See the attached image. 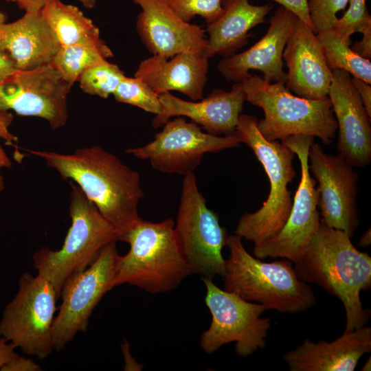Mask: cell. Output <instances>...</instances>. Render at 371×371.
<instances>
[{
    "mask_svg": "<svg viewBox=\"0 0 371 371\" xmlns=\"http://www.w3.org/2000/svg\"><path fill=\"white\" fill-rule=\"evenodd\" d=\"M371 351V328L363 326L332 341L308 339L283 357L291 371H353L361 357Z\"/></svg>",
    "mask_w": 371,
    "mask_h": 371,
    "instance_id": "44dd1931",
    "label": "cell"
},
{
    "mask_svg": "<svg viewBox=\"0 0 371 371\" xmlns=\"http://www.w3.org/2000/svg\"><path fill=\"white\" fill-rule=\"evenodd\" d=\"M113 56V52L107 45L60 46L52 63L64 80L72 86L85 70L108 61Z\"/></svg>",
    "mask_w": 371,
    "mask_h": 371,
    "instance_id": "484cf974",
    "label": "cell"
},
{
    "mask_svg": "<svg viewBox=\"0 0 371 371\" xmlns=\"http://www.w3.org/2000/svg\"><path fill=\"white\" fill-rule=\"evenodd\" d=\"M371 370V358L370 357L362 366L361 371H370Z\"/></svg>",
    "mask_w": 371,
    "mask_h": 371,
    "instance_id": "7bdbcfd3",
    "label": "cell"
},
{
    "mask_svg": "<svg viewBox=\"0 0 371 371\" xmlns=\"http://www.w3.org/2000/svg\"><path fill=\"white\" fill-rule=\"evenodd\" d=\"M124 76V73L118 65L106 61L85 70L78 81L84 92L107 98L113 94Z\"/></svg>",
    "mask_w": 371,
    "mask_h": 371,
    "instance_id": "83f0119b",
    "label": "cell"
},
{
    "mask_svg": "<svg viewBox=\"0 0 371 371\" xmlns=\"http://www.w3.org/2000/svg\"><path fill=\"white\" fill-rule=\"evenodd\" d=\"M58 293L43 276L25 273L17 292L5 306L0 320V337L39 359L54 350L52 329Z\"/></svg>",
    "mask_w": 371,
    "mask_h": 371,
    "instance_id": "9c48e42d",
    "label": "cell"
},
{
    "mask_svg": "<svg viewBox=\"0 0 371 371\" xmlns=\"http://www.w3.org/2000/svg\"><path fill=\"white\" fill-rule=\"evenodd\" d=\"M120 256L115 242L110 243L88 267L65 281L52 329L54 349H63L78 332L86 331L93 309L104 295L115 286Z\"/></svg>",
    "mask_w": 371,
    "mask_h": 371,
    "instance_id": "8fae6325",
    "label": "cell"
},
{
    "mask_svg": "<svg viewBox=\"0 0 371 371\" xmlns=\"http://www.w3.org/2000/svg\"><path fill=\"white\" fill-rule=\"evenodd\" d=\"M174 231L192 273L210 280L224 277L226 260L222 249L228 234L218 214L207 207L194 172L184 175Z\"/></svg>",
    "mask_w": 371,
    "mask_h": 371,
    "instance_id": "ba28073f",
    "label": "cell"
},
{
    "mask_svg": "<svg viewBox=\"0 0 371 371\" xmlns=\"http://www.w3.org/2000/svg\"><path fill=\"white\" fill-rule=\"evenodd\" d=\"M3 27L0 52L8 55L16 69H33L52 63L60 45L41 11L25 12Z\"/></svg>",
    "mask_w": 371,
    "mask_h": 371,
    "instance_id": "603a6c76",
    "label": "cell"
},
{
    "mask_svg": "<svg viewBox=\"0 0 371 371\" xmlns=\"http://www.w3.org/2000/svg\"><path fill=\"white\" fill-rule=\"evenodd\" d=\"M52 0H17L20 8L25 12H41L42 9Z\"/></svg>",
    "mask_w": 371,
    "mask_h": 371,
    "instance_id": "ab89813d",
    "label": "cell"
},
{
    "mask_svg": "<svg viewBox=\"0 0 371 371\" xmlns=\"http://www.w3.org/2000/svg\"><path fill=\"white\" fill-rule=\"evenodd\" d=\"M297 19L292 12L279 7L262 38L246 51L221 59L217 65L218 71L226 80L240 82L251 75L250 70H258L267 82L286 83L282 54Z\"/></svg>",
    "mask_w": 371,
    "mask_h": 371,
    "instance_id": "e0dca14e",
    "label": "cell"
},
{
    "mask_svg": "<svg viewBox=\"0 0 371 371\" xmlns=\"http://www.w3.org/2000/svg\"><path fill=\"white\" fill-rule=\"evenodd\" d=\"M371 243L370 228H369L360 238L358 245L361 247H367Z\"/></svg>",
    "mask_w": 371,
    "mask_h": 371,
    "instance_id": "60d3db41",
    "label": "cell"
},
{
    "mask_svg": "<svg viewBox=\"0 0 371 371\" xmlns=\"http://www.w3.org/2000/svg\"><path fill=\"white\" fill-rule=\"evenodd\" d=\"M17 70L8 55L0 52V83Z\"/></svg>",
    "mask_w": 371,
    "mask_h": 371,
    "instance_id": "f35d334b",
    "label": "cell"
},
{
    "mask_svg": "<svg viewBox=\"0 0 371 371\" xmlns=\"http://www.w3.org/2000/svg\"><path fill=\"white\" fill-rule=\"evenodd\" d=\"M60 46L78 44L104 46L100 30L76 6L52 0L41 10Z\"/></svg>",
    "mask_w": 371,
    "mask_h": 371,
    "instance_id": "d4e9b609",
    "label": "cell"
},
{
    "mask_svg": "<svg viewBox=\"0 0 371 371\" xmlns=\"http://www.w3.org/2000/svg\"><path fill=\"white\" fill-rule=\"evenodd\" d=\"M113 95L119 102L137 106L155 115L161 113L159 95L139 78L125 76Z\"/></svg>",
    "mask_w": 371,
    "mask_h": 371,
    "instance_id": "f1b7e54d",
    "label": "cell"
},
{
    "mask_svg": "<svg viewBox=\"0 0 371 371\" xmlns=\"http://www.w3.org/2000/svg\"><path fill=\"white\" fill-rule=\"evenodd\" d=\"M208 60L192 52H181L169 58L153 55L139 63L135 76L158 95L177 91L196 101L203 96Z\"/></svg>",
    "mask_w": 371,
    "mask_h": 371,
    "instance_id": "7402d4cb",
    "label": "cell"
},
{
    "mask_svg": "<svg viewBox=\"0 0 371 371\" xmlns=\"http://www.w3.org/2000/svg\"><path fill=\"white\" fill-rule=\"evenodd\" d=\"M69 211L71 223L61 248L43 247L33 256L38 274L54 285L58 297L70 276L88 267L106 245L120 238L76 183L71 184Z\"/></svg>",
    "mask_w": 371,
    "mask_h": 371,
    "instance_id": "52a82bcc",
    "label": "cell"
},
{
    "mask_svg": "<svg viewBox=\"0 0 371 371\" xmlns=\"http://www.w3.org/2000/svg\"><path fill=\"white\" fill-rule=\"evenodd\" d=\"M226 246L225 290L280 313H302L315 304L313 290L298 278L291 261L263 262L251 256L236 234L227 236Z\"/></svg>",
    "mask_w": 371,
    "mask_h": 371,
    "instance_id": "3957f363",
    "label": "cell"
},
{
    "mask_svg": "<svg viewBox=\"0 0 371 371\" xmlns=\"http://www.w3.org/2000/svg\"><path fill=\"white\" fill-rule=\"evenodd\" d=\"M361 40L356 41L350 47L359 56L370 59L371 58V24L367 25L361 31Z\"/></svg>",
    "mask_w": 371,
    "mask_h": 371,
    "instance_id": "d590c367",
    "label": "cell"
},
{
    "mask_svg": "<svg viewBox=\"0 0 371 371\" xmlns=\"http://www.w3.org/2000/svg\"><path fill=\"white\" fill-rule=\"evenodd\" d=\"M1 371H41L42 368L30 358L16 355L7 362Z\"/></svg>",
    "mask_w": 371,
    "mask_h": 371,
    "instance_id": "e575fe53",
    "label": "cell"
},
{
    "mask_svg": "<svg viewBox=\"0 0 371 371\" xmlns=\"http://www.w3.org/2000/svg\"><path fill=\"white\" fill-rule=\"evenodd\" d=\"M329 68L339 69L371 84V62L356 54L332 30L316 34Z\"/></svg>",
    "mask_w": 371,
    "mask_h": 371,
    "instance_id": "4316f807",
    "label": "cell"
},
{
    "mask_svg": "<svg viewBox=\"0 0 371 371\" xmlns=\"http://www.w3.org/2000/svg\"><path fill=\"white\" fill-rule=\"evenodd\" d=\"M314 138L311 135H295L282 142L295 153L300 161V181L289 215L282 229L274 236L254 245L253 254L257 258H281L295 262L302 257L320 225L319 192L316 180L311 175L308 159Z\"/></svg>",
    "mask_w": 371,
    "mask_h": 371,
    "instance_id": "7c38bea8",
    "label": "cell"
},
{
    "mask_svg": "<svg viewBox=\"0 0 371 371\" xmlns=\"http://www.w3.org/2000/svg\"><path fill=\"white\" fill-rule=\"evenodd\" d=\"M161 113L155 115L152 126L159 128L172 117H186L214 135H230L236 132L243 109L245 94L240 82H235L230 91L213 90L205 98L187 101L170 92L159 95Z\"/></svg>",
    "mask_w": 371,
    "mask_h": 371,
    "instance_id": "d6986e66",
    "label": "cell"
},
{
    "mask_svg": "<svg viewBox=\"0 0 371 371\" xmlns=\"http://www.w3.org/2000/svg\"><path fill=\"white\" fill-rule=\"evenodd\" d=\"M352 83L357 91L362 102L368 113L371 117V86L370 84L363 81V80L352 77Z\"/></svg>",
    "mask_w": 371,
    "mask_h": 371,
    "instance_id": "8d00e7d4",
    "label": "cell"
},
{
    "mask_svg": "<svg viewBox=\"0 0 371 371\" xmlns=\"http://www.w3.org/2000/svg\"><path fill=\"white\" fill-rule=\"evenodd\" d=\"M80 1L84 7H85L87 9L93 8L95 3L97 0H77Z\"/></svg>",
    "mask_w": 371,
    "mask_h": 371,
    "instance_id": "b9f144b4",
    "label": "cell"
},
{
    "mask_svg": "<svg viewBox=\"0 0 371 371\" xmlns=\"http://www.w3.org/2000/svg\"><path fill=\"white\" fill-rule=\"evenodd\" d=\"M14 115L8 111H0V139L6 141L9 144L17 142L18 138L10 131V126L13 122ZM12 161L3 148L0 145V170L2 168H10ZM4 189L3 177L0 172V192Z\"/></svg>",
    "mask_w": 371,
    "mask_h": 371,
    "instance_id": "d6a6232c",
    "label": "cell"
},
{
    "mask_svg": "<svg viewBox=\"0 0 371 371\" xmlns=\"http://www.w3.org/2000/svg\"><path fill=\"white\" fill-rule=\"evenodd\" d=\"M328 97L339 129V154L352 166L364 167L371 161V124L368 115L347 71L332 70Z\"/></svg>",
    "mask_w": 371,
    "mask_h": 371,
    "instance_id": "ac0fdd59",
    "label": "cell"
},
{
    "mask_svg": "<svg viewBox=\"0 0 371 371\" xmlns=\"http://www.w3.org/2000/svg\"><path fill=\"white\" fill-rule=\"evenodd\" d=\"M3 35H4V30L3 27V24H1L0 25V41L3 38Z\"/></svg>",
    "mask_w": 371,
    "mask_h": 371,
    "instance_id": "f6af8a7d",
    "label": "cell"
},
{
    "mask_svg": "<svg viewBox=\"0 0 371 371\" xmlns=\"http://www.w3.org/2000/svg\"><path fill=\"white\" fill-rule=\"evenodd\" d=\"M288 68L286 87L309 100L328 97L332 80L323 48L316 34L298 18L282 54Z\"/></svg>",
    "mask_w": 371,
    "mask_h": 371,
    "instance_id": "ffe728a7",
    "label": "cell"
},
{
    "mask_svg": "<svg viewBox=\"0 0 371 371\" xmlns=\"http://www.w3.org/2000/svg\"><path fill=\"white\" fill-rule=\"evenodd\" d=\"M52 63L17 70L0 83V111L46 120L52 129L68 120L67 97L71 88Z\"/></svg>",
    "mask_w": 371,
    "mask_h": 371,
    "instance_id": "5bb4252c",
    "label": "cell"
},
{
    "mask_svg": "<svg viewBox=\"0 0 371 371\" xmlns=\"http://www.w3.org/2000/svg\"><path fill=\"white\" fill-rule=\"evenodd\" d=\"M130 1L142 9L136 29L153 55L169 58L181 52H192L205 56L207 39L199 25L183 20L165 0Z\"/></svg>",
    "mask_w": 371,
    "mask_h": 371,
    "instance_id": "2e32d148",
    "label": "cell"
},
{
    "mask_svg": "<svg viewBox=\"0 0 371 371\" xmlns=\"http://www.w3.org/2000/svg\"><path fill=\"white\" fill-rule=\"evenodd\" d=\"M223 12L207 24V47L205 56L210 59L216 55L231 56L248 43L252 34L249 30L265 23L266 15L273 8L271 4L254 5L249 0H222Z\"/></svg>",
    "mask_w": 371,
    "mask_h": 371,
    "instance_id": "cb8c5ba5",
    "label": "cell"
},
{
    "mask_svg": "<svg viewBox=\"0 0 371 371\" xmlns=\"http://www.w3.org/2000/svg\"><path fill=\"white\" fill-rule=\"evenodd\" d=\"M256 117L240 114L236 133L263 166L270 183L267 199L253 213L239 219L235 234L258 245L274 236L286 223L292 207L288 184L295 177V153L284 143L266 139L257 128Z\"/></svg>",
    "mask_w": 371,
    "mask_h": 371,
    "instance_id": "5b68a950",
    "label": "cell"
},
{
    "mask_svg": "<svg viewBox=\"0 0 371 371\" xmlns=\"http://www.w3.org/2000/svg\"><path fill=\"white\" fill-rule=\"evenodd\" d=\"M286 8L297 17L304 22L313 32V26L311 23L308 9V0H273Z\"/></svg>",
    "mask_w": 371,
    "mask_h": 371,
    "instance_id": "836d02e7",
    "label": "cell"
},
{
    "mask_svg": "<svg viewBox=\"0 0 371 371\" xmlns=\"http://www.w3.org/2000/svg\"><path fill=\"white\" fill-rule=\"evenodd\" d=\"M201 280L206 289L205 302L212 315L210 327L201 335V348L211 354L235 342L236 354L244 358L263 349L271 327L270 318L262 317L266 308L221 289L212 280Z\"/></svg>",
    "mask_w": 371,
    "mask_h": 371,
    "instance_id": "30bf717a",
    "label": "cell"
},
{
    "mask_svg": "<svg viewBox=\"0 0 371 371\" xmlns=\"http://www.w3.org/2000/svg\"><path fill=\"white\" fill-rule=\"evenodd\" d=\"M245 100L261 108L264 117L257 128L269 141L281 140L295 135L319 138L332 143L337 130L328 97L309 100L293 95L285 82L269 83L257 75L240 82Z\"/></svg>",
    "mask_w": 371,
    "mask_h": 371,
    "instance_id": "8992f818",
    "label": "cell"
},
{
    "mask_svg": "<svg viewBox=\"0 0 371 371\" xmlns=\"http://www.w3.org/2000/svg\"><path fill=\"white\" fill-rule=\"evenodd\" d=\"M168 218L153 223L142 218L122 238L129 244L128 252L120 256L115 286L128 284L157 294L175 289L192 274L183 257Z\"/></svg>",
    "mask_w": 371,
    "mask_h": 371,
    "instance_id": "277c9868",
    "label": "cell"
},
{
    "mask_svg": "<svg viewBox=\"0 0 371 371\" xmlns=\"http://www.w3.org/2000/svg\"><path fill=\"white\" fill-rule=\"evenodd\" d=\"M350 238L321 221L304 255L293 263L298 278L322 287L342 302L344 331L364 326L370 315L363 308L360 292L371 286V257L358 250Z\"/></svg>",
    "mask_w": 371,
    "mask_h": 371,
    "instance_id": "7a4b0ae2",
    "label": "cell"
},
{
    "mask_svg": "<svg viewBox=\"0 0 371 371\" xmlns=\"http://www.w3.org/2000/svg\"><path fill=\"white\" fill-rule=\"evenodd\" d=\"M16 347L7 339L0 337V369L17 354Z\"/></svg>",
    "mask_w": 371,
    "mask_h": 371,
    "instance_id": "74e56055",
    "label": "cell"
},
{
    "mask_svg": "<svg viewBox=\"0 0 371 371\" xmlns=\"http://www.w3.org/2000/svg\"><path fill=\"white\" fill-rule=\"evenodd\" d=\"M349 0H308V9L314 32L331 30L337 14L344 10Z\"/></svg>",
    "mask_w": 371,
    "mask_h": 371,
    "instance_id": "1f68e13d",
    "label": "cell"
},
{
    "mask_svg": "<svg viewBox=\"0 0 371 371\" xmlns=\"http://www.w3.org/2000/svg\"><path fill=\"white\" fill-rule=\"evenodd\" d=\"M5 16L3 12L0 10V25L5 23Z\"/></svg>",
    "mask_w": 371,
    "mask_h": 371,
    "instance_id": "ee69618b",
    "label": "cell"
},
{
    "mask_svg": "<svg viewBox=\"0 0 371 371\" xmlns=\"http://www.w3.org/2000/svg\"><path fill=\"white\" fill-rule=\"evenodd\" d=\"M308 159L310 172L318 183L317 207L321 221L352 238L359 224L358 175L341 155H328L314 142L310 146Z\"/></svg>",
    "mask_w": 371,
    "mask_h": 371,
    "instance_id": "9a60e30c",
    "label": "cell"
},
{
    "mask_svg": "<svg viewBox=\"0 0 371 371\" xmlns=\"http://www.w3.org/2000/svg\"><path fill=\"white\" fill-rule=\"evenodd\" d=\"M349 7L343 16L337 19L331 29L343 41L351 45L350 36L371 24V16L366 0H349Z\"/></svg>",
    "mask_w": 371,
    "mask_h": 371,
    "instance_id": "f546056e",
    "label": "cell"
},
{
    "mask_svg": "<svg viewBox=\"0 0 371 371\" xmlns=\"http://www.w3.org/2000/svg\"><path fill=\"white\" fill-rule=\"evenodd\" d=\"M185 21L190 22L200 16L209 24L223 12L222 0H165Z\"/></svg>",
    "mask_w": 371,
    "mask_h": 371,
    "instance_id": "4dcf8cb0",
    "label": "cell"
},
{
    "mask_svg": "<svg viewBox=\"0 0 371 371\" xmlns=\"http://www.w3.org/2000/svg\"><path fill=\"white\" fill-rule=\"evenodd\" d=\"M240 143L236 132L214 135L201 131L196 123L177 116L166 122L152 142L144 146L128 148L126 153L148 160L159 172L184 176L194 172L205 154L238 147Z\"/></svg>",
    "mask_w": 371,
    "mask_h": 371,
    "instance_id": "4fadbf2b",
    "label": "cell"
},
{
    "mask_svg": "<svg viewBox=\"0 0 371 371\" xmlns=\"http://www.w3.org/2000/svg\"><path fill=\"white\" fill-rule=\"evenodd\" d=\"M26 150L42 158L63 179L75 182L119 233L120 240L141 219L138 204L144 193L139 174L102 147L80 148L69 154Z\"/></svg>",
    "mask_w": 371,
    "mask_h": 371,
    "instance_id": "6da1fadb",
    "label": "cell"
},
{
    "mask_svg": "<svg viewBox=\"0 0 371 371\" xmlns=\"http://www.w3.org/2000/svg\"><path fill=\"white\" fill-rule=\"evenodd\" d=\"M5 1L16 2L17 0H5Z\"/></svg>",
    "mask_w": 371,
    "mask_h": 371,
    "instance_id": "bcb514c9",
    "label": "cell"
}]
</instances>
